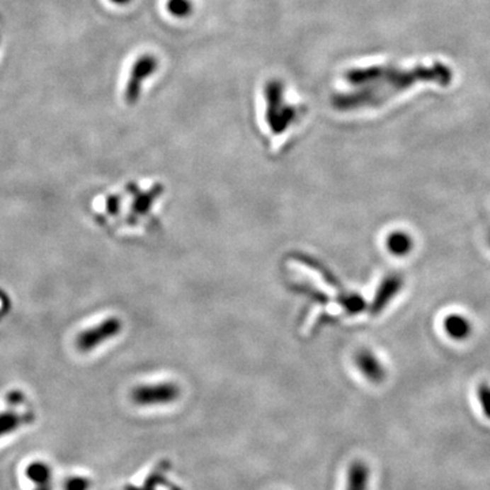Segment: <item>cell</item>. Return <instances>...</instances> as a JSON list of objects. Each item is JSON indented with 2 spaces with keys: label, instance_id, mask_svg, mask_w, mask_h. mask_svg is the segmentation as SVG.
<instances>
[{
  "label": "cell",
  "instance_id": "cell-1",
  "mask_svg": "<svg viewBox=\"0 0 490 490\" xmlns=\"http://www.w3.org/2000/svg\"><path fill=\"white\" fill-rule=\"evenodd\" d=\"M454 72L443 64L435 63L429 67L417 66L409 71L399 70L395 66H377L365 70L353 71L351 81L354 84L377 82L376 88H369L361 93L348 96L345 106H380L392 96L410 88L417 82H435L440 86H448L452 82Z\"/></svg>",
  "mask_w": 490,
  "mask_h": 490
},
{
  "label": "cell",
  "instance_id": "cell-2",
  "mask_svg": "<svg viewBox=\"0 0 490 490\" xmlns=\"http://www.w3.org/2000/svg\"><path fill=\"white\" fill-rule=\"evenodd\" d=\"M180 397V388L175 383L138 385L131 392L132 402L138 406H161L175 402Z\"/></svg>",
  "mask_w": 490,
  "mask_h": 490
},
{
  "label": "cell",
  "instance_id": "cell-3",
  "mask_svg": "<svg viewBox=\"0 0 490 490\" xmlns=\"http://www.w3.org/2000/svg\"><path fill=\"white\" fill-rule=\"evenodd\" d=\"M122 331V320L118 317H109L93 329L85 330L76 336V348L78 351H91L94 348L103 345L106 341L112 339Z\"/></svg>",
  "mask_w": 490,
  "mask_h": 490
},
{
  "label": "cell",
  "instance_id": "cell-4",
  "mask_svg": "<svg viewBox=\"0 0 490 490\" xmlns=\"http://www.w3.org/2000/svg\"><path fill=\"white\" fill-rule=\"evenodd\" d=\"M280 93L282 89L280 85L271 84L268 86L267 122L275 134L283 132V130H286V127L293 122V118H296V110L292 106H285V101L280 98Z\"/></svg>",
  "mask_w": 490,
  "mask_h": 490
},
{
  "label": "cell",
  "instance_id": "cell-5",
  "mask_svg": "<svg viewBox=\"0 0 490 490\" xmlns=\"http://www.w3.org/2000/svg\"><path fill=\"white\" fill-rule=\"evenodd\" d=\"M156 69L157 60L150 55H144L135 62L125 88V101L128 104H135L139 100L143 82L147 79L149 75H152L156 71Z\"/></svg>",
  "mask_w": 490,
  "mask_h": 490
},
{
  "label": "cell",
  "instance_id": "cell-6",
  "mask_svg": "<svg viewBox=\"0 0 490 490\" xmlns=\"http://www.w3.org/2000/svg\"><path fill=\"white\" fill-rule=\"evenodd\" d=\"M403 283H404V278L399 273L388 274L384 280H382V283L376 292V296L373 298V302L370 305V312L373 315L383 312L385 307L391 302V300H394L395 296L401 292Z\"/></svg>",
  "mask_w": 490,
  "mask_h": 490
},
{
  "label": "cell",
  "instance_id": "cell-7",
  "mask_svg": "<svg viewBox=\"0 0 490 490\" xmlns=\"http://www.w3.org/2000/svg\"><path fill=\"white\" fill-rule=\"evenodd\" d=\"M355 365L372 383H382L385 379L387 372L384 365L372 351H360L355 355Z\"/></svg>",
  "mask_w": 490,
  "mask_h": 490
},
{
  "label": "cell",
  "instance_id": "cell-8",
  "mask_svg": "<svg viewBox=\"0 0 490 490\" xmlns=\"http://www.w3.org/2000/svg\"><path fill=\"white\" fill-rule=\"evenodd\" d=\"M444 330L452 339L455 341H465L466 338L470 336L472 334V323L469 319H466L463 315L451 314L444 319Z\"/></svg>",
  "mask_w": 490,
  "mask_h": 490
},
{
  "label": "cell",
  "instance_id": "cell-9",
  "mask_svg": "<svg viewBox=\"0 0 490 490\" xmlns=\"http://www.w3.org/2000/svg\"><path fill=\"white\" fill-rule=\"evenodd\" d=\"M369 482V467L367 463L357 460L353 462L348 472L346 490H368Z\"/></svg>",
  "mask_w": 490,
  "mask_h": 490
},
{
  "label": "cell",
  "instance_id": "cell-10",
  "mask_svg": "<svg viewBox=\"0 0 490 490\" xmlns=\"http://www.w3.org/2000/svg\"><path fill=\"white\" fill-rule=\"evenodd\" d=\"M387 249L395 256H406L413 248V239L404 232H394L387 237Z\"/></svg>",
  "mask_w": 490,
  "mask_h": 490
},
{
  "label": "cell",
  "instance_id": "cell-11",
  "mask_svg": "<svg viewBox=\"0 0 490 490\" xmlns=\"http://www.w3.org/2000/svg\"><path fill=\"white\" fill-rule=\"evenodd\" d=\"M30 420H32L30 417L26 418L25 416H21L16 411H10V410L0 413V438H4L6 435L14 433L25 423V421Z\"/></svg>",
  "mask_w": 490,
  "mask_h": 490
},
{
  "label": "cell",
  "instance_id": "cell-12",
  "mask_svg": "<svg viewBox=\"0 0 490 490\" xmlns=\"http://www.w3.org/2000/svg\"><path fill=\"white\" fill-rule=\"evenodd\" d=\"M26 477L37 486L51 484L52 470L45 462H33L26 469Z\"/></svg>",
  "mask_w": 490,
  "mask_h": 490
},
{
  "label": "cell",
  "instance_id": "cell-13",
  "mask_svg": "<svg viewBox=\"0 0 490 490\" xmlns=\"http://www.w3.org/2000/svg\"><path fill=\"white\" fill-rule=\"evenodd\" d=\"M168 8L176 17H184L191 13V3L188 0H169Z\"/></svg>",
  "mask_w": 490,
  "mask_h": 490
},
{
  "label": "cell",
  "instance_id": "cell-14",
  "mask_svg": "<svg viewBox=\"0 0 490 490\" xmlns=\"http://www.w3.org/2000/svg\"><path fill=\"white\" fill-rule=\"evenodd\" d=\"M477 395L484 410V414L490 420V385L484 383L477 388Z\"/></svg>",
  "mask_w": 490,
  "mask_h": 490
},
{
  "label": "cell",
  "instance_id": "cell-15",
  "mask_svg": "<svg viewBox=\"0 0 490 490\" xmlns=\"http://www.w3.org/2000/svg\"><path fill=\"white\" fill-rule=\"evenodd\" d=\"M91 485L86 477H71L64 482V490H89Z\"/></svg>",
  "mask_w": 490,
  "mask_h": 490
},
{
  "label": "cell",
  "instance_id": "cell-16",
  "mask_svg": "<svg viewBox=\"0 0 490 490\" xmlns=\"http://www.w3.org/2000/svg\"><path fill=\"white\" fill-rule=\"evenodd\" d=\"M35 490H52V486L51 484H47V485H41V486H37Z\"/></svg>",
  "mask_w": 490,
  "mask_h": 490
},
{
  "label": "cell",
  "instance_id": "cell-17",
  "mask_svg": "<svg viewBox=\"0 0 490 490\" xmlns=\"http://www.w3.org/2000/svg\"><path fill=\"white\" fill-rule=\"evenodd\" d=\"M110 1H113L116 4H127L130 0H110Z\"/></svg>",
  "mask_w": 490,
  "mask_h": 490
},
{
  "label": "cell",
  "instance_id": "cell-18",
  "mask_svg": "<svg viewBox=\"0 0 490 490\" xmlns=\"http://www.w3.org/2000/svg\"><path fill=\"white\" fill-rule=\"evenodd\" d=\"M488 243H489L490 245V233L488 234Z\"/></svg>",
  "mask_w": 490,
  "mask_h": 490
}]
</instances>
